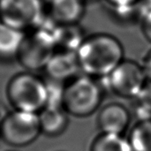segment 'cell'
<instances>
[{"mask_svg": "<svg viewBox=\"0 0 151 151\" xmlns=\"http://www.w3.org/2000/svg\"><path fill=\"white\" fill-rule=\"evenodd\" d=\"M26 33L0 22V61L17 60Z\"/></svg>", "mask_w": 151, "mask_h": 151, "instance_id": "obj_12", "label": "cell"}, {"mask_svg": "<svg viewBox=\"0 0 151 151\" xmlns=\"http://www.w3.org/2000/svg\"><path fill=\"white\" fill-rule=\"evenodd\" d=\"M41 134L38 113L13 110L0 122L1 140L12 147H27Z\"/></svg>", "mask_w": 151, "mask_h": 151, "instance_id": "obj_6", "label": "cell"}, {"mask_svg": "<svg viewBox=\"0 0 151 151\" xmlns=\"http://www.w3.org/2000/svg\"><path fill=\"white\" fill-rule=\"evenodd\" d=\"M48 1H49V2H50V1H51V0H48Z\"/></svg>", "mask_w": 151, "mask_h": 151, "instance_id": "obj_22", "label": "cell"}, {"mask_svg": "<svg viewBox=\"0 0 151 151\" xmlns=\"http://www.w3.org/2000/svg\"><path fill=\"white\" fill-rule=\"evenodd\" d=\"M124 53L120 41L105 33L87 36L76 52L81 73L96 79L108 76L125 59Z\"/></svg>", "mask_w": 151, "mask_h": 151, "instance_id": "obj_1", "label": "cell"}, {"mask_svg": "<svg viewBox=\"0 0 151 151\" xmlns=\"http://www.w3.org/2000/svg\"><path fill=\"white\" fill-rule=\"evenodd\" d=\"M130 121V111L119 103H111L102 107L96 119V124L101 133L120 135L127 130Z\"/></svg>", "mask_w": 151, "mask_h": 151, "instance_id": "obj_9", "label": "cell"}, {"mask_svg": "<svg viewBox=\"0 0 151 151\" xmlns=\"http://www.w3.org/2000/svg\"><path fill=\"white\" fill-rule=\"evenodd\" d=\"M84 13V0H51L47 8V16L56 26L79 24Z\"/></svg>", "mask_w": 151, "mask_h": 151, "instance_id": "obj_10", "label": "cell"}, {"mask_svg": "<svg viewBox=\"0 0 151 151\" xmlns=\"http://www.w3.org/2000/svg\"><path fill=\"white\" fill-rule=\"evenodd\" d=\"M46 79L65 84L81 73L75 52L56 50L43 69Z\"/></svg>", "mask_w": 151, "mask_h": 151, "instance_id": "obj_8", "label": "cell"}, {"mask_svg": "<svg viewBox=\"0 0 151 151\" xmlns=\"http://www.w3.org/2000/svg\"><path fill=\"white\" fill-rule=\"evenodd\" d=\"M132 151H151V119L138 120L127 138Z\"/></svg>", "mask_w": 151, "mask_h": 151, "instance_id": "obj_14", "label": "cell"}, {"mask_svg": "<svg viewBox=\"0 0 151 151\" xmlns=\"http://www.w3.org/2000/svg\"><path fill=\"white\" fill-rule=\"evenodd\" d=\"M68 117L63 107L45 106L38 113L41 132L50 137L61 135L68 127Z\"/></svg>", "mask_w": 151, "mask_h": 151, "instance_id": "obj_11", "label": "cell"}, {"mask_svg": "<svg viewBox=\"0 0 151 151\" xmlns=\"http://www.w3.org/2000/svg\"><path fill=\"white\" fill-rule=\"evenodd\" d=\"M56 27L47 16L42 25L26 33L17 60L28 72L43 70L57 50L53 35Z\"/></svg>", "mask_w": 151, "mask_h": 151, "instance_id": "obj_3", "label": "cell"}, {"mask_svg": "<svg viewBox=\"0 0 151 151\" xmlns=\"http://www.w3.org/2000/svg\"><path fill=\"white\" fill-rule=\"evenodd\" d=\"M142 32L147 41L151 42V9L145 12L141 20Z\"/></svg>", "mask_w": 151, "mask_h": 151, "instance_id": "obj_18", "label": "cell"}, {"mask_svg": "<svg viewBox=\"0 0 151 151\" xmlns=\"http://www.w3.org/2000/svg\"><path fill=\"white\" fill-rule=\"evenodd\" d=\"M134 100L135 101L134 111L138 120L151 119V81H147L138 96Z\"/></svg>", "mask_w": 151, "mask_h": 151, "instance_id": "obj_16", "label": "cell"}, {"mask_svg": "<svg viewBox=\"0 0 151 151\" xmlns=\"http://www.w3.org/2000/svg\"><path fill=\"white\" fill-rule=\"evenodd\" d=\"M6 96L13 110L39 113L47 105L46 81L32 72L19 73L9 81Z\"/></svg>", "mask_w": 151, "mask_h": 151, "instance_id": "obj_4", "label": "cell"}, {"mask_svg": "<svg viewBox=\"0 0 151 151\" xmlns=\"http://www.w3.org/2000/svg\"><path fill=\"white\" fill-rule=\"evenodd\" d=\"M53 35L57 50L75 53L87 37L79 24L57 26Z\"/></svg>", "mask_w": 151, "mask_h": 151, "instance_id": "obj_13", "label": "cell"}, {"mask_svg": "<svg viewBox=\"0 0 151 151\" xmlns=\"http://www.w3.org/2000/svg\"><path fill=\"white\" fill-rule=\"evenodd\" d=\"M98 81L82 73L65 84L62 107L69 116L87 118L99 109L104 87Z\"/></svg>", "mask_w": 151, "mask_h": 151, "instance_id": "obj_2", "label": "cell"}, {"mask_svg": "<svg viewBox=\"0 0 151 151\" xmlns=\"http://www.w3.org/2000/svg\"><path fill=\"white\" fill-rule=\"evenodd\" d=\"M0 139H1V134H0Z\"/></svg>", "mask_w": 151, "mask_h": 151, "instance_id": "obj_23", "label": "cell"}, {"mask_svg": "<svg viewBox=\"0 0 151 151\" xmlns=\"http://www.w3.org/2000/svg\"><path fill=\"white\" fill-rule=\"evenodd\" d=\"M142 68L146 74V77L149 81H151V50L145 55L142 60Z\"/></svg>", "mask_w": 151, "mask_h": 151, "instance_id": "obj_20", "label": "cell"}, {"mask_svg": "<svg viewBox=\"0 0 151 151\" xmlns=\"http://www.w3.org/2000/svg\"><path fill=\"white\" fill-rule=\"evenodd\" d=\"M47 86V105L62 107L65 84L46 79Z\"/></svg>", "mask_w": 151, "mask_h": 151, "instance_id": "obj_17", "label": "cell"}, {"mask_svg": "<svg viewBox=\"0 0 151 151\" xmlns=\"http://www.w3.org/2000/svg\"><path fill=\"white\" fill-rule=\"evenodd\" d=\"M111 10L132 7L140 4L141 0H104Z\"/></svg>", "mask_w": 151, "mask_h": 151, "instance_id": "obj_19", "label": "cell"}, {"mask_svg": "<svg viewBox=\"0 0 151 151\" xmlns=\"http://www.w3.org/2000/svg\"><path fill=\"white\" fill-rule=\"evenodd\" d=\"M103 80L113 95L124 99H135L148 81L142 65L131 59H124Z\"/></svg>", "mask_w": 151, "mask_h": 151, "instance_id": "obj_7", "label": "cell"}, {"mask_svg": "<svg viewBox=\"0 0 151 151\" xmlns=\"http://www.w3.org/2000/svg\"><path fill=\"white\" fill-rule=\"evenodd\" d=\"M8 112L6 111V109H5V107H4V105L0 102V122L2 121V119L6 116V114H7Z\"/></svg>", "mask_w": 151, "mask_h": 151, "instance_id": "obj_21", "label": "cell"}, {"mask_svg": "<svg viewBox=\"0 0 151 151\" xmlns=\"http://www.w3.org/2000/svg\"><path fill=\"white\" fill-rule=\"evenodd\" d=\"M0 22H1V21H0Z\"/></svg>", "mask_w": 151, "mask_h": 151, "instance_id": "obj_24", "label": "cell"}, {"mask_svg": "<svg viewBox=\"0 0 151 151\" xmlns=\"http://www.w3.org/2000/svg\"><path fill=\"white\" fill-rule=\"evenodd\" d=\"M89 151H132V149L123 135L101 133L93 140Z\"/></svg>", "mask_w": 151, "mask_h": 151, "instance_id": "obj_15", "label": "cell"}, {"mask_svg": "<svg viewBox=\"0 0 151 151\" xmlns=\"http://www.w3.org/2000/svg\"><path fill=\"white\" fill-rule=\"evenodd\" d=\"M46 17L43 0H0V21L22 32L36 29Z\"/></svg>", "mask_w": 151, "mask_h": 151, "instance_id": "obj_5", "label": "cell"}]
</instances>
